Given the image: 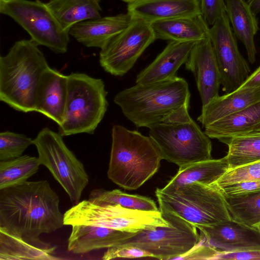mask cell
Returning a JSON list of instances; mask_svg holds the SVG:
<instances>
[{
    "label": "cell",
    "mask_w": 260,
    "mask_h": 260,
    "mask_svg": "<svg viewBox=\"0 0 260 260\" xmlns=\"http://www.w3.org/2000/svg\"><path fill=\"white\" fill-rule=\"evenodd\" d=\"M260 102V86L237 89L218 95L202 107L197 120L205 126Z\"/></svg>",
    "instance_id": "cell-21"
},
{
    "label": "cell",
    "mask_w": 260,
    "mask_h": 260,
    "mask_svg": "<svg viewBox=\"0 0 260 260\" xmlns=\"http://www.w3.org/2000/svg\"><path fill=\"white\" fill-rule=\"evenodd\" d=\"M229 169V165L225 156L197 162L180 167L165 186L174 187L192 183L212 185Z\"/></svg>",
    "instance_id": "cell-27"
},
{
    "label": "cell",
    "mask_w": 260,
    "mask_h": 260,
    "mask_svg": "<svg viewBox=\"0 0 260 260\" xmlns=\"http://www.w3.org/2000/svg\"><path fill=\"white\" fill-rule=\"evenodd\" d=\"M229 150L225 157L229 169L245 166L260 160V134L248 133L223 139Z\"/></svg>",
    "instance_id": "cell-28"
},
{
    "label": "cell",
    "mask_w": 260,
    "mask_h": 260,
    "mask_svg": "<svg viewBox=\"0 0 260 260\" xmlns=\"http://www.w3.org/2000/svg\"><path fill=\"white\" fill-rule=\"evenodd\" d=\"M211 40L225 93L238 89L249 76L250 69L239 50L236 37L225 13L211 26Z\"/></svg>",
    "instance_id": "cell-13"
},
{
    "label": "cell",
    "mask_w": 260,
    "mask_h": 260,
    "mask_svg": "<svg viewBox=\"0 0 260 260\" xmlns=\"http://www.w3.org/2000/svg\"><path fill=\"white\" fill-rule=\"evenodd\" d=\"M260 180V160L241 167L230 169L215 183L217 185Z\"/></svg>",
    "instance_id": "cell-33"
},
{
    "label": "cell",
    "mask_w": 260,
    "mask_h": 260,
    "mask_svg": "<svg viewBox=\"0 0 260 260\" xmlns=\"http://www.w3.org/2000/svg\"><path fill=\"white\" fill-rule=\"evenodd\" d=\"M49 67L35 42L16 41L0 57V100L18 111H35L37 88Z\"/></svg>",
    "instance_id": "cell-2"
},
{
    "label": "cell",
    "mask_w": 260,
    "mask_h": 260,
    "mask_svg": "<svg viewBox=\"0 0 260 260\" xmlns=\"http://www.w3.org/2000/svg\"><path fill=\"white\" fill-rule=\"evenodd\" d=\"M68 240V250L75 254L109 248L122 244L137 233L87 225H74Z\"/></svg>",
    "instance_id": "cell-20"
},
{
    "label": "cell",
    "mask_w": 260,
    "mask_h": 260,
    "mask_svg": "<svg viewBox=\"0 0 260 260\" xmlns=\"http://www.w3.org/2000/svg\"><path fill=\"white\" fill-rule=\"evenodd\" d=\"M141 257H153V255L138 247L126 244H121L108 248L102 258L103 260H109L118 258Z\"/></svg>",
    "instance_id": "cell-34"
},
{
    "label": "cell",
    "mask_w": 260,
    "mask_h": 260,
    "mask_svg": "<svg viewBox=\"0 0 260 260\" xmlns=\"http://www.w3.org/2000/svg\"><path fill=\"white\" fill-rule=\"evenodd\" d=\"M185 64L194 77L202 107L219 95L220 74L209 37L196 43Z\"/></svg>",
    "instance_id": "cell-15"
},
{
    "label": "cell",
    "mask_w": 260,
    "mask_h": 260,
    "mask_svg": "<svg viewBox=\"0 0 260 260\" xmlns=\"http://www.w3.org/2000/svg\"><path fill=\"white\" fill-rule=\"evenodd\" d=\"M34 140L26 136L10 131L0 133V161L13 159L22 155Z\"/></svg>",
    "instance_id": "cell-32"
},
{
    "label": "cell",
    "mask_w": 260,
    "mask_h": 260,
    "mask_svg": "<svg viewBox=\"0 0 260 260\" xmlns=\"http://www.w3.org/2000/svg\"><path fill=\"white\" fill-rule=\"evenodd\" d=\"M64 225L59 198L47 180L26 181L0 189V228L34 244Z\"/></svg>",
    "instance_id": "cell-1"
},
{
    "label": "cell",
    "mask_w": 260,
    "mask_h": 260,
    "mask_svg": "<svg viewBox=\"0 0 260 260\" xmlns=\"http://www.w3.org/2000/svg\"><path fill=\"white\" fill-rule=\"evenodd\" d=\"M247 2L255 15L260 11V0H248Z\"/></svg>",
    "instance_id": "cell-41"
},
{
    "label": "cell",
    "mask_w": 260,
    "mask_h": 260,
    "mask_svg": "<svg viewBox=\"0 0 260 260\" xmlns=\"http://www.w3.org/2000/svg\"><path fill=\"white\" fill-rule=\"evenodd\" d=\"M156 39L150 23L132 19L126 28L101 49L100 65L112 75L123 76Z\"/></svg>",
    "instance_id": "cell-12"
},
{
    "label": "cell",
    "mask_w": 260,
    "mask_h": 260,
    "mask_svg": "<svg viewBox=\"0 0 260 260\" xmlns=\"http://www.w3.org/2000/svg\"><path fill=\"white\" fill-rule=\"evenodd\" d=\"M107 92L104 81L82 73L68 75V94L62 136L93 134L107 110Z\"/></svg>",
    "instance_id": "cell-6"
},
{
    "label": "cell",
    "mask_w": 260,
    "mask_h": 260,
    "mask_svg": "<svg viewBox=\"0 0 260 260\" xmlns=\"http://www.w3.org/2000/svg\"><path fill=\"white\" fill-rule=\"evenodd\" d=\"M260 86V66L238 88L240 89Z\"/></svg>",
    "instance_id": "cell-40"
},
{
    "label": "cell",
    "mask_w": 260,
    "mask_h": 260,
    "mask_svg": "<svg viewBox=\"0 0 260 260\" xmlns=\"http://www.w3.org/2000/svg\"><path fill=\"white\" fill-rule=\"evenodd\" d=\"M41 165L38 157L26 154L0 161V189L27 181L38 172Z\"/></svg>",
    "instance_id": "cell-30"
},
{
    "label": "cell",
    "mask_w": 260,
    "mask_h": 260,
    "mask_svg": "<svg viewBox=\"0 0 260 260\" xmlns=\"http://www.w3.org/2000/svg\"><path fill=\"white\" fill-rule=\"evenodd\" d=\"M0 12L12 18L39 46L57 53L67 52L70 35L40 0H2Z\"/></svg>",
    "instance_id": "cell-10"
},
{
    "label": "cell",
    "mask_w": 260,
    "mask_h": 260,
    "mask_svg": "<svg viewBox=\"0 0 260 260\" xmlns=\"http://www.w3.org/2000/svg\"><path fill=\"white\" fill-rule=\"evenodd\" d=\"M155 196L161 213L175 215L196 227L212 226L232 219L224 196L214 184L165 186L156 188Z\"/></svg>",
    "instance_id": "cell-5"
},
{
    "label": "cell",
    "mask_w": 260,
    "mask_h": 260,
    "mask_svg": "<svg viewBox=\"0 0 260 260\" xmlns=\"http://www.w3.org/2000/svg\"><path fill=\"white\" fill-rule=\"evenodd\" d=\"M215 185L224 197H235L260 191V180Z\"/></svg>",
    "instance_id": "cell-35"
},
{
    "label": "cell",
    "mask_w": 260,
    "mask_h": 260,
    "mask_svg": "<svg viewBox=\"0 0 260 260\" xmlns=\"http://www.w3.org/2000/svg\"><path fill=\"white\" fill-rule=\"evenodd\" d=\"M132 20L127 13L101 16L75 24L69 33L84 46L101 49L126 28Z\"/></svg>",
    "instance_id": "cell-18"
},
{
    "label": "cell",
    "mask_w": 260,
    "mask_h": 260,
    "mask_svg": "<svg viewBox=\"0 0 260 260\" xmlns=\"http://www.w3.org/2000/svg\"><path fill=\"white\" fill-rule=\"evenodd\" d=\"M245 1H248V0H245Z\"/></svg>",
    "instance_id": "cell-45"
},
{
    "label": "cell",
    "mask_w": 260,
    "mask_h": 260,
    "mask_svg": "<svg viewBox=\"0 0 260 260\" xmlns=\"http://www.w3.org/2000/svg\"><path fill=\"white\" fill-rule=\"evenodd\" d=\"M65 225H87L138 233L168 226L158 211L133 210L119 205H99L88 200L80 201L65 212Z\"/></svg>",
    "instance_id": "cell-7"
},
{
    "label": "cell",
    "mask_w": 260,
    "mask_h": 260,
    "mask_svg": "<svg viewBox=\"0 0 260 260\" xmlns=\"http://www.w3.org/2000/svg\"><path fill=\"white\" fill-rule=\"evenodd\" d=\"M127 11L132 19L149 23L201 14L200 0H136L128 3Z\"/></svg>",
    "instance_id": "cell-19"
},
{
    "label": "cell",
    "mask_w": 260,
    "mask_h": 260,
    "mask_svg": "<svg viewBox=\"0 0 260 260\" xmlns=\"http://www.w3.org/2000/svg\"><path fill=\"white\" fill-rule=\"evenodd\" d=\"M260 133V123L256 125L251 132L248 133Z\"/></svg>",
    "instance_id": "cell-42"
},
{
    "label": "cell",
    "mask_w": 260,
    "mask_h": 260,
    "mask_svg": "<svg viewBox=\"0 0 260 260\" xmlns=\"http://www.w3.org/2000/svg\"><path fill=\"white\" fill-rule=\"evenodd\" d=\"M190 98L187 81L177 76L160 82L136 83L117 93L114 102L137 127L149 128L190 102Z\"/></svg>",
    "instance_id": "cell-4"
},
{
    "label": "cell",
    "mask_w": 260,
    "mask_h": 260,
    "mask_svg": "<svg viewBox=\"0 0 260 260\" xmlns=\"http://www.w3.org/2000/svg\"><path fill=\"white\" fill-rule=\"evenodd\" d=\"M218 253L215 249L205 243L201 237L198 243L175 259H214Z\"/></svg>",
    "instance_id": "cell-37"
},
{
    "label": "cell",
    "mask_w": 260,
    "mask_h": 260,
    "mask_svg": "<svg viewBox=\"0 0 260 260\" xmlns=\"http://www.w3.org/2000/svg\"><path fill=\"white\" fill-rule=\"evenodd\" d=\"M260 123V102L203 127L210 138L221 140L244 135Z\"/></svg>",
    "instance_id": "cell-24"
},
{
    "label": "cell",
    "mask_w": 260,
    "mask_h": 260,
    "mask_svg": "<svg viewBox=\"0 0 260 260\" xmlns=\"http://www.w3.org/2000/svg\"><path fill=\"white\" fill-rule=\"evenodd\" d=\"M88 200L99 205H119L122 207L141 211H158L155 202L149 198L128 194L115 189L106 190L96 188L89 194Z\"/></svg>",
    "instance_id": "cell-29"
},
{
    "label": "cell",
    "mask_w": 260,
    "mask_h": 260,
    "mask_svg": "<svg viewBox=\"0 0 260 260\" xmlns=\"http://www.w3.org/2000/svg\"><path fill=\"white\" fill-rule=\"evenodd\" d=\"M201 14L209 25H212L225 12L224 0H200Z\"/></svg>",
    "instance_id": "cell-36"
},
{
    "label": "cell",
    "mask_w": 260,
    "mask_h": 260,
    "mask_svg": "<svg viewBox=\"0 0 260 260\" xmlns=\"http://www.w3.org/2000/svg\"><path fill=\"white\" fill-rule=\"evenodd\" d=\"M162 159L150 136L122 125L113 126L107 175L115 184L125 189L139 188L157 172Z\"/></svg>",
    "instance_id": "cell-3"
},
{
    "label": "cell",
    "mask_w": 260,
    "mask_h": 260,
    "mask_svg": "<svg viewBox=\"0 0 260 260\" xmlns=\"http://www.w3.org/2000/svg\"><path fill=\"white\" fill-rule=\"evenodd\" d=\"M149 128L162 159L179 168L212 159L210 138L192 118L182 122H161Z\"/></svg>",
    "instance_id": "cell-8"
},
{
    "label": "cell",
    "mask_w": 260,
    "mask_h": 260,
    "mask_svg": "<svg viewBox=\"0 0 260 260\" xmlns=\"http://www.w3.org/2000/svg\"><path fill=\"white\" fill-rule=\"evenodd\" d=\"M33 140L41 164L50 171L71 202L78 203L89 182L83 164L68 148L60 134L48 127L42 129Z\"/></svg>",
    "instance_id": "cell-9"
},
{
    "label": "cell",
    "mask_w": 260,
    "mask_h": 260,
    "mask_svg": "<svg viewBox=\"0 0 260 260\" xmlns=\"http://www.w3.org/2000/svg\"><path fill=\"white\" fill-rule=\"evenodd\" d=\"M225 12L237 38L244 45L249 61L256 60L254 38L258 26L255 14L245 0H224Z\"/></svg>",
    "instance_id": "cell-23"
},
{
    "label": "cell",
    "mask_w": 260,
    "mask_h": 260,
    "mask_svg": "<svg viewBox=\"0 0 260 260\" xmlns=\"http://www.w3.org/2000/svg\"><path fill=\"white\" fill-rule=\"evenodd\" d=\"M214 259L260 260V250L218 253Z\"/></svg>",
    "instance_id": "cell-38"
},
{
    "label": "cell",
    "mask_w": 260,
    "mask_h": 260,
    "mask_svg": "<svg viewBox=\"0 0 260 260\" xmlns=\"http://www.w3.org/2000/svg\"><path fill=\"white\" fill-rule=\"evenodd\" d=\"M0 1H2V0H0Z\"/></svg>",
    "instance_id": "cell-46"
},
{
    "label": "cell",
    "mask_w": 260,
    "mask_h": 260,
    "mask_svg": "<svg viewBox=\"0 0 260 260\" xmlns=\"http://www.w3.org/2000/svg\"><path fill=\"white\" fill-rule=\"evenodd\" d=\"M189 106V102H186L170 113L162 122L175 123L185 122L189 120L191 118L188 113Z\"/></svg>",
    "instance_id": "cell-39"
},
{
    "label": "cell",
    "mask_w": 260,
    "mask_h": 260,
    "mask_svg": "<svg viewBox=\"0 0 260 260\" xmlns=\"http://www.w3.org/2000/svg\"><path fill=\"white\" fill-rule=\"evenodd\" d=\"M56 246L36 244L0 228V260H54Z\"/></svg>",
    "instance_id": "cell-25"
},
{
    "label": "cell",
    "mask_w": 260,
    "mask_h": 260,
    "mask_svg": "<svg viewBox=\"0 0 260 260\" xmlns=\"http://www.w3.org/2000/svg\"><path fill=\"white\" fill-rule=\"evenodd\" d=\"M68 94V75L49 67L39 82L35 111L60 125L63 121Z\"/></svg>",
    "instance_id": "cell-16"
},
{
    "label": "cell",
    "mask_w": 260,
    "mask_h": 260,
    "mask_svg": "<svg viewBox=\"0 0 260 260\" xmlns=\"http://www.w3.org/2000/svg\"><path fill=\"white\" fill-rule=\"evenodd\" d=\"M161 213L168 226L138 233L122 244L145 250L154 258L169 260L186 253L200 241L195 225L173 214Z\"/></svg>",
    "instance_id": "cell-11"
},
{
    "label": "cell",
    "mask_w": 260,
    "mask_h": 260,
    "mask_svg": "<svg viewBox=\"0 0 260 260\" xmlns=\"http://www.w3.org/2000/svg\"><path fill=\"white\" fill-rule=\"evenodd\" d=\"M197 228L204 242L219 253L260 250V228L250 227L233 219Z\"/></svg>",
    "instance_id": "cell-14"
},
{
    "label": "cell",
    "mask_w": 260,
    "mask_h": 260,
    "mask_svg": "<svg viewBox=\"0 0 260 260\" xmlns=\"http://www.w3.org/2000/svg\"><path fill=\"white\" fill-rule=\"evenodd\" d=\"M156 39L198 42L209 37V25L202 14L158 20L150 23Z\"/></svg>",
    "instance_id": "cell-22"
},
{
    "label": "cell",
    "mask_w": 260,
    "mask_h": 260,
    "mask_svg": "<svg viewBox=\"0 0 260 260\" xmlns=\"http://www.w3.org/2000/svg\"><path fill=\"white\" fill-rule=\"evenodd\" d=\"M120 1L125 2V3H127L128 4V3H131L132 2H134L136 0H120Z\"/></svg>",
    "instance_id": "cell-43"
},
{
    "label": "cell",
    "mask_w": 260,
    "mask_h": 260,
    "mask_svg": "<svg viewBox=\"0 0 260 260\" xmlns=\"http://www.w3.org/2000/svg\"><path fill=\"white\" fill-rule=\"evenodd\" d=\"M224 197L232 219L251 228H260V191Z\"/></svg>",
    "instance_id": "cell-31"
},
{
    "label": "cell",
    "mask_w": 260,
    "mask_h": 260,
    "mask_svg": "<svg viewBox=\"0 0 260 260\" xmlns=\"http://www.w3.org/2000/svg\"><path fill=\"white\" fill-rule=\"evenodd\" d=\"M257 133V134H260V133ZM247 134H248V133H247Z\"/></svg>",
    "instance_id": "cell-44"
},
{
    "label": "cell",
    "mask_w": 260,
    "mask_h": 260,
    "mask_svg": "<svg viewBox=\"0 0 260 260\" xmlns=\"http://www.w3.org/2000/svg\"><path fill=\"white\" fill-rule=\"evenodd\" d=\"M197 42L169 41L154 60L137 76V84H149L175 78L179 68L186 62Z\"/></svg>",
    "instance_id": "cell-17"
},
{
    "label": "cell",
    "mask_w": 260,
    "mask_h": 260,
    "mask_svg": "<svg viewBox=\"0 0 260 260\" xmlns=\"http://www.w3.org/2000/svg\"><path fill=\"white\" fill-rule=\"evenodd\" d=\"M101 0H49L46 5L66 31L75 24L100 17Z\"/></svg>",
    "instance_id": "cell-26"
}]
</instances>
